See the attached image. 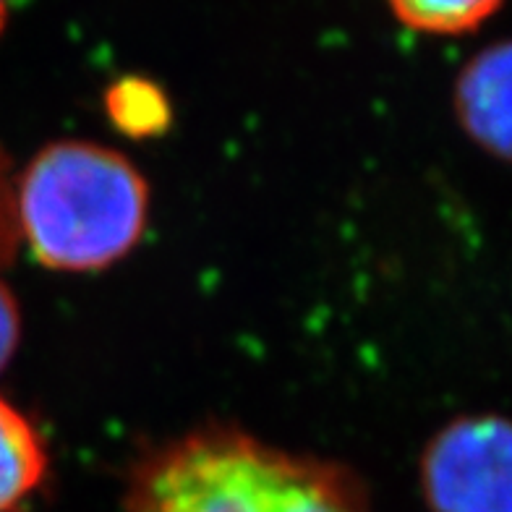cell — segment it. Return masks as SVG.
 Returning <instances> with one entry per match:
<instances>
[{
	"label": "cell",
	"instance_id": "1",
	"mask_svg": "<svg viewBox=\"0 0 512 512\" xmlns=\"http://www.w3.org/2000/svg\"><path fill=\"white\" fill-rule=\"evenodd\" d=\"M126 512H369L361 481L330 460L280 450L230 426H204L147 452Z\"/></svg>",
	"mask_w": 512,
	"mask_h": 512
},
{
	"label": "cell",
	"instance_id": "2",
	"mask_svg": "<svg viewBox=\"0 0 512 512\" xmlns=\"http://www.w3.org/2000/svg\"><path fill=\"white\" fill-rule=\"evenodd\" d=\"M149 186L121 152L84 139L42 147L16 178V225L55 272H97L142 241Z\"/></svg>",
	"mask_w": 512,
	"mask_h": 512
},
{
	"label": "cell",
	"instance_id": "3",
	"mask_svg": "<svg viewBox=\"0 0 512 512\" xmlns=\"http://www.w3.org/2000/svg\"><path fill=\"white\" fill-rule=\"evenodd\" d=\"M510 424L494 413L460 416L421 455V489L432 512H512Z\"/></svg>",
	"mask_w": 512,
	"mask_h": 512
},
{
	"label": "cell",
	"instance_id": "4",
	"mask_svg": "<svg viewBox=\"0 0 512 512\" xmlns=\"http://www.w3.org/2000/svg\"><path fill=\"white\" fill-rule=\"evenodd\" d=\"M510 45L497 42L473 55L455 81L458 123L486 155L510 157Z\"/></svg>",
	"mask_w": 512,
	"mask_h": 512
},
{
	"label": "cell",
	"instance_id": "5",
	"mask_svg": "<svg viewBox=\"0 0 512 512\" xmlns=\"http://www.w3.org/2000/svg\"><path fill=\"white\" fill-rule=\"evenodd\" d=\"M48 447L40 429L0 398V512L19 510L48 476Z\"/></svg>",
	"mask_w": 512,
	"mask_h": 512
},
{
	"label": "cell",
	"instance_id": "6",
	"mask_svg": "<svg viewBox=\"0 0 512 512\" xmlns=\"http://www.w3.org/2000/svg\"><path fill=\"white\" fill-rule=\"evenodd\" d=\"M108 118L121 134L134 139H149L168 131L173 121V108L157 84L139 76H126L115 81L105 95Z\"/></svg>",
	"mask_w": 512,
	"mask_h": 512
},
{
	"label": "cell",
	"instance_id": "7",
	"mask_svg": "<svg viewBox=\"0 0 512 512\" xmlns=\"http://www.w3.org/2000/svg\"><path fill=\"white\" fill-rule=\"evenodd\" d=\"M502 0H390L403 27L426 34H463L481 27Z\"/></svg>",
	"mask_w": 512,
	"mask_h": 512
},
{
	"label": "cell",
	"instance_id": "8",
	"mask_svg": "<svg viewBox=\"0 0 512 512\" xmlns=\"http://www.w3.org/2000/svg\"><path fill=\"white\" fill-rule=\"evenodd\" d=\"M19 225H16V178L11 173L6 152L0 149V267L14 262L19 251Z\"/></svg>",
	"mask_w": 512,
	"mask_h": 512
},
{
	"label": "cell",
	"instance_id": "9",
	"mask_svg": "<svg viewBox=\"0 0 512 512\" xmlns=\"http://www.w3.org/2000/svg\"><path fill=\"white\" fill-rule=\"evenodd\" d=\"M21 340V309L14 290L0 280V374L11 364Z\"/></svg>",
	"mask_w": 512,
	"mask_h": 512
},
{
	"label": "cell",
	"instance_id": "10",
	"mask_svg": "<svg viewBox=\"0 0 512 512\" xmlns=\"http://www.w3.org/2000/svg\"><path fill=\"white\" fill-rule=\"evenodd\" d=\"M11 3H14V0H0V32H3V27H6L8 8H11Z\"/></svg>",
	"mask_w": 512,
	"mask_h": 512
}]
</instances>
